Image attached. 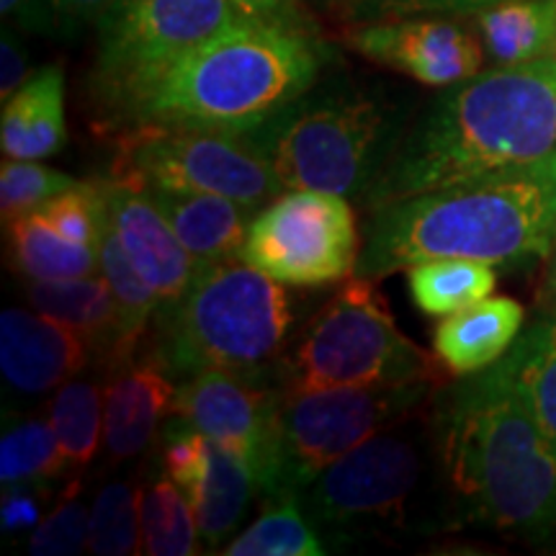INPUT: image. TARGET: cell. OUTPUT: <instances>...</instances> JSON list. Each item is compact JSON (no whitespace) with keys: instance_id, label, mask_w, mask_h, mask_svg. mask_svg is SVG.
I'll return each instance as SVG.
<instances>
[{"instance_id":"15","label":"cell","mask_w":556,"mask_h":556,"mask_svg":"<svg viewBox=\"0 0 556 556\" xmlns=\"http://www.w3.org/2000/svg\"><path fill=\"white\" fill-rule=\"evenodd\" d=\"M103 201L124 253L160 299V312L180 302L197 276L199 263L176 238L168 219L142 189L101 180ZM157 312V315H160Z\"/></svg>"},{"instance_id":"5","label":"cell","mask_w":556,"mask_h":556,"mask_svg":"<svg viewBox=\"0 0 556 556\" xmlns=\"http://www.w3.org/2000/svg\"><path fill=\"white\" fill-rule=\"evenodd\" d=\"M291 302L283 283L245 261L199 266L178 304L160 312L155 358L173 379L206 368L263 379L287 345Z\"/></svg>"},{"instance_id":"42","label":"cell","mask_w":556,"mask_h":556,"mask_svg":"<svg viewBox=\"0 0 556 556\" xmlns=\"http://www.w3.org/2000/svg\"><path fill=\"white\" fill-rule=\"evenodd\" d=\"M351 3H356V0H351Z\"/></svg>"},{"instance_id":"35","label":"cell","mask_w":556,"mask_h":556,"mask_svg":"<svg viewBox=\"0 0 556 556\" xmlns=\"http://www.w3.org/2000/svg\"><path fill=\"white\" fill-rule=\"evenodd\" d=\"M505 0H356L358 16H409V13H479Z\"/></svg>"},{"instance_id":"13","label":"cell","mask_w":556,"mask_h":556,"mask_svg":"<svg viewBox=\"0 0 556 556\" xmlns=\"http://www.w3.org/2000/svg\"><path fill=\"white\" fill-rule=\"evenodd\" d=\"M420 469V454L405 435L377 433L332 462L299 495V507L323 528L400 518Z\"/></svg>"},{"instance_id":"36","label":"cell","mask_w":556,"mask_h":556,"mask_svg":"<svg viewBox=\"0 0 556 556\" xmlns=\"http://www.w3.org/2000/svg\"><path fill=\"white\" fill-rule=\"evenodd\" d=\"M47 497L45 490L31 484H9L3 486L0 500V526L5 533L24 531V528L39 526L41 500Z\"/></svg>"},{"instance_id":"41","label":"cell","mask_w":556,"mask_h":556,"mask_svg":"<svg viewBox=\"0 0 556 556\" xmlns=\"http://www.w3.org/2000/svg\"><path fill=\"white\" fill-rule=\"evenodd\" d=\"M544 299H546V307L552 309V315L556 317V245L552 250V263H548V270H546Z\"/></svg>"},{"instance_id":"31","label":"cell","mask_w":556,"mask_h":556,"mask_svg":"<svg viewBox=\"0 0 556 556\" xmlns=\"http://www.w3.org/2000/svg\"><path fill=\"white\" fill-rule=\"evenodd\" d=\"M99 258H101V276L106 278L111 291H114L116 304H119L122 315V332H124V348L131 356L139 340H142L144 330H148L152 315L160 312V299L155 291L148 287L137 268L124 253L119 238H116L114 227H111L109 212L103 217L101 240H99Z\"/></svg>"},{"instance_id":"40","label":"cell","mask_w":556,"mask_h":556,"mask_svg":"<svg viewBox=\"0 0 556 556\" xmlns=\"http://www.w3.org/2000/svg\"><path fill=\"white\" fill-rule=\"evenodd\" d=\"M3 16H13L18 24L37 31H52L50 0H0Z\"/></svg>"},{"instance_id":"39","label":"cell","mask_w":556,"mask_h":556,"mask_svg":"<svg viewBox=\"0 0 556 556\" xmlns=\"http://www.w3.org/2000/svg\"><path fill=\"white\" fill-rule=\"evenodd\" d=\"M29 78V60H26L24 47L13 34L3 31V41H0V96L3 101H9Z\"/></svg>"},{"instance_id":"28","label":"cell","mask_w":556,"mask_h":556,"mask_svg":"<svg viewBox=\"0 0 556 556\" xmlns=\"http://www.w3.org/2000/svg\"><path fill=\"white\" fill-rule=\"evenodd\" d=\"M67 469L52 422L41 417H16L3 430L0 441V482L31 484L47 492Z\"/></svg>"},{"instance_id":"29","label":"cell","mask_w":556,"mask_h":556,"mask_svg":"<svg viewBox=\"0 0 556 556\" xmlns=\"http://www.w3.org/2000/svg\"><path fill=\"white\" fill-rule=\"evenodd\" d=\"M103 389L70 379L52 400L50 422L67 469H86L103 443Z\"/></svg>"},{"instance_id":"11","label":"cell","mask_w":556,"mask_h":556,"mask_svg":"<svg viewBox=\"0 0 556 556\" xmlns=\"http://www.w3.org/2000/svg\"><path fill=\"white\" fill-rule=\"evenodd\" d=\"M361 238L345 197L287 191L250 222L242 261L283 287H330L356 276Z\"/></svg>"},{"instance_id":"21","label":"cell","mask_w":556,"mask_h":556,"mask_svg":"<svg viewBox=\"0 0 556 556\" xmlns=\"http://www.w3.org/2000/svg\"><path fill=\"white\" fill-rule=\"evenodd\" d=\"M65 142V75L60 65H50L3 101L0 144L5 157L45 160L58 155Z\"/></svg>"},{"instance_id":"8","label":"cell","mask_w":556,"mask_h":556,"mask_svg":"<svg viewBox=\"0 0 556 556\" xmlns=\"http://www.w3.org/2000/svg\"><path fill=\"white\" fill-rule=\"evenodd\" d=\"M111 180L131 189L160 186L217 193L250 208H263L287 191L245 137L170 124H137L124 129L116 139Z\"/></svg>"},{"instance_id":"14","label":"cell","mask_w":556,"mask_h":556,"mask_svg":"<svg viewBox=\"0 0 556 556\" xmlns=\"http://www.w3.org/2000/svg\"><path fill=\"white\" fill-rule=\"evenodd\" d=\"M345 41L366 60L433 88L475 78L482 67V45L467 29L443 18L377 21L351 29Z\"/></svg>"},{"instance_id":"26","label":"cell","mask_w":556,"mask_h":556,"mask_svg":"<svg viewBox=\"0 0 556 556\" xmlns=\"http://www.w3.org/2000/svg\"><path fill=\"white\" fill-rule=\"evenodd\" d=\"M503 358L541 430L556 446V317L533 323Z\"/></svg>"},{"instance_id":"20","label":"cell","mask_w":556,"mask_h":556,"mask_svg":"<svg viewBox=\"0 0 556 556\" xmlns=\"http://www.w3.org/2000/svg\"><path fill=\"white\" fill-rule=\"evenodd\" d=\"M523 319L526 312L516 299L486 296L438 325L433 336L435 356L458 377L482 371L510 351Z\"/></svg>"},{"instance_id":"17","label":"cell","mask_w":556,"mask_h":556,"mask_svg":"<svg viewBox=\"0 0 556 556\" xmlns=\"http://www.w3.org/2000/svg\"><path fill=\"white\" fill-rule=\"evenodd\" d=\"M178 387L163 366L129 361L116 368L103 389V446L114 462H127L148 451L160 422L170 417Z\"/></svg>"},{"instance_id":"37","label":"cell","mask_w":556,"mask_h":556,"mask_svg":"<svg viewBox=\"0 0 556 556\" xmlns=\"http://www.w3.org/2000/svg\"><path fill=\"white\" fill-rule=\"evenodd\" d=\"M119 0H50L52 29L75 34L83 26L101 24Z\"/></svg>"},{"instance_id":"33","label":"cell","mask_w":556,"mask_h":556,"mask_svg":"<svg viewBox=\"0 0 556 556\" xmlns=\"http://www.w3.org/2000/svg\"><path fill=\"white\" fill-rule=\"evenodd\" d=\"M78 184L62 170L39 165L37 160H13L5 157L0 168V212L3 222L11 225L13 219L24 217L41 204L58 197V193L73 189Z\"/></svg>"},{"instance_id":"12","label":"cell","mask_w":556,"mask_h":556,"mask_svg":"<svg viewBox=\"0 0 556 556\" xmlns=\"http://www.w3.org/2000/svg\"><path fill=\"white\" fill-rule=\"evenodd\" d=\"M278 405L281 394L255 377L206 368L184 379L170 415L235 451L248 464L258 492L276 500L281 477Z\"/></svg>"},{"instance_id":"25","label":"cell","mask_w":556,"mask_h":556,"mask_svg":"<svg viewBox=\"0 0 556 556\" xmlns=\"http://www.w3.org/2000/svg\"><path fill=\"white\" fill-rule=\"evenodd\" d=\"M415 307L430 317H448L482 302L495 289L490 263L471 258H433L407 268Z\"/></svg>"},{"instance_id":"3","label":"cell","mask_w":556,"mask_h":556,"mask_svg":"<svg viewBox=\"0 0 556 556\" xmlns=\"http://www.w3.org/2000/svg\"><path fill=\"white\" fill-rule=\"evenodd\" d=\"M319 73L302 29L235 18L144 88L116 122L248 135L302 99Z\"/></svg>"},{"instance_id":"38","label":"cell","mask_w":556,"mask_h":556,"mask_svg":"<svg viewBox=\"0 0 556 556\" xmlns=\"http://www.w3.org/2000/svg\"><path fill=\"white\" fill-rule=\"evenodd\" d=\"M229 3H232V9L240 18L302 29L299 0H229Z\"/></svg>"},{"instance_id":"1","label":"cell","mask_w":556,"mask_h":556,"mask_svg":"<svg viewBox=\"0 0 556 556\" xmlns=\"http://www.w3.org/2000/svg\"><path fill=\"white\" fill-rule=\"evenodd\" d=\"M556 155V58L500 65L451 86L397 142L366 206Z\"/></svg>"},{"instance_id":"4","label":"cell","mask_w":556,"mask_h":556,"mask_svg":"<svg viewBox=\"0 0 556 556\" xmlns=\"http://www.w3.org/2000/svg\"><path fill=\"white\" fill-rule=\"evenodd\" d=\"M443 456L479 518L531 539L556 536V446L505 358L454 389L443 409Z\"/></svg>"},{"instance_id":"19","label":"cell","mask_w":556,"mask_h":556,"mask_svg":"<svg viewBox=\"0 0 556 556\" xmlns=\"http://www.w3.org/2000/svg\"><path fill=\"white\" fill-rule=\"evenodd\" d=\"M29 302L41 315L78 332L86 340L90 356L96 353L109 361L114 371L131 361L124 348L119 304L103 276L31 281Z\"/></svg>"},{"instance_id":"23","label":"cell","mask_w":556,"mask_h":556,"mask_svg":"<svg viewBox=\"0 0 556 556\" xmlns=\"http://www.w3.org/2000/svg\"><path fill=\"white\" fill-rule=\"evenodd\" d=\"M477 24L497 65L556 58V0H505L479 11Z\"/></svg>"},{"instance_id":"6","label":"cell","mask_w":556,"mask_h":556,"mask_svg":"<svg viewBox=\"0 0 556 556\" xmlns=\"http://www.w3.org/2000/svg\"><path fill=\"white\" fill-rule=\"evenodd\" d=\"M242 137L287 191L345 199L371 193L400 142L384 103L364 93H304Z\"/></svg>"},{"instance_id":"7","label":"cell","mask_w":556,"mask_h":556,"mask_svg":"<svg viewBox=\"0 0 556 556\" xmlns=\"http://www.w3.org/2000/svg\"><path fill=\"white\" fill-rule=\"evenodd\" d=\"M276 374L281 392L402 384L428 377V356L402 336L377 278L351 276L309 319Z\"/></svg>"},{"instance_id":"34","label":"cell","mask_w":556,"mask_h":556,"mask_svg":"<svg viewBox=\"0 0 556 556\" xmlns=\"http://www.w3.org/2000/svg\"><path fill=\"white\" fill-rule=\"evenodd\" d=\"M90 513L80 500V482H70L65 497L29 539V554L37 556H75L88 546Z\"/></svg>"},{"instance_id":"10","label":"cell","mask_w":556,"mask_h":556,"mask_svg":"<svg viewBox=\"0 0 556 556\" xmlns=\"http://www.w3.org/2000/svg\"><path fill=\"white\" fill-rule=\"evenodd\" d=\"M235 18L229 0H119L99 24V93L114 122L160 75Z\"/></svg>"},{"instance_id":"30","label":"cell","mask_w":556,"mask_h":556,"mask_svg":"<svg viewBox=\"0 0 556 556\" xmlns=\"http://www.w3.org/2000/svg\"><path fill=\"white\" fill-rule=\"evenodd\" d=\"M199 523L189 497L160 477L142 492V554L191 556L199 552Z\"/></svg>"},{"instance_id":"32","label":"cell","mask_w":556,"mask_h":556,"mask_svg":"<svg viewBox=\"0 0 556 556\" xmlns=\"http://www.w3.org/2000/svg\"><path fill=\"white\" fill-rule=\"evenodd\" d=\"M88 548L99 556L142 552V492L124 479L101 486L90 510Z\"/></svg>"},{"instance_id":"2","label":"cell","mask_w":556,"mask_h":556,"mask_svg":"<svg viewBox=\"0 0 556 556\" xmlns=\"http://www.w3.org/2000/svg\"><path fill=\"white\" fill-rule=\"evenodd\" d=\"M556 245V155L374 208L356 276L384 278L433 258L510 266Z\"/></svg>"},{"instance_id":"24","label":"cell","mask_w":556,"mask_h":556,"mask_svg":"<svg viewBox=\"0 0 556 556\" xmlns=\"http://www.w3.org/2000/svg\"><path fill=\"white\" fill-rule=\"evenodd\" d=\"M11 250L16 268L31 281L80 278L101 270L99 248L78 245L54 229L39 212L11 222Z\"/></svg>"},{"instance_id":"9","label":"cell","mask_w":556,"mask_h":556,"mask_svg":"<svg viewBox=\"0 0 556 556\" xmlns=\"http://www.w3.org/2000/svg\"><path fill=\"white\" fill-rule=\"evenodd\" d=\"M278 394V497L299 500L332 462L405 417L426 394V379Z\"/></svg>"},{"instance_id":"18","label":"cell","mask_w":556,"mask_h":556,"mask_svg":"<svg viewBox=\"0 0 556 556\" xmlns=\"http://www.w3.org/2000/svg\"><path fill=\"white\" fill-rule=\"evenodd\" d=\"M155 201L163 217L184 242L199 266L242 258L250 222L261 208L201 191H176L148 186L142 189Z\"/></svg>"},{"instance_id":"27","label":"cell","mask_w":556,"mask_h":556,"mask_svg":"<svg viewBox=\"0 0 556 556\" xmlns=\"http://www.w3.org/2000/svg\"><path fill=\"white\" fill-rule=\"evenodd\" d=\"M325 552L328 548L296 497L270 500L238 539L219 548V554L227 556H323Z\"/></svg>"},{"instance_id":"22","label":"cell","mask_w":556,"mask_h":556,"mask_svg":"<svg viewBox=\"0 0 556 556\" xmlns=\"http://www.w3.org/2000/svg\"><path fill=\"white\" fill-rule=\"evenodd\" d=\"M253 492H258V486L248 464L235 451L208 438L204 467L184 492L197 513L201 541L208 548L222 546V541L235 531V526L245 516Z\"/></svg>"},{"instance_id":"16","label":"cell","mask_w":556,"mask_h":556,"mask_svg":"<svg viewBox=\"0 0 556 556\" xmlns=\"http://www.w3.org/2000/svg\"><path fill=\"white\" fill-rule=\"evenodd\" d=\"M88 358L86 340L58 319L18 307L0 315V368L18 392L41 394L67 384Z\"/></svg>"}]
</instances>
